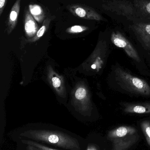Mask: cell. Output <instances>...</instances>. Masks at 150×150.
I'll return each mask as SVG.
<instances>
[{"label":"cell","instance_id":"6da1fadb","mask_svg":"<svg viewBox=\"0 0 150 150\" xmlns=\"http://www.w3.org/2000/svg\"><path fill=\"white\" fill-rule=\"evenodd\" d=\"M11 136L66 150H83V139L73 133L58 129L28 127L14 131Z\"/></svg>","mask_w":150,"mask_h":150},{"label":"cell","instance_id":"7a4b0ae2","mask_svg":"<svg viewBox=\"0 0 150 150\" xmlns=\"http://www.w3.org/2000/svg\"><path fill=\"white\" fill-rule=\"evenodd\" d=\"M107 138L112 143V150H127L139 140L137 130L129 126H121L108 132Z\"/></svg>","mask_w":150,"mask_h":150},{"label":"cell","instance_id":"3957f363","mask_svg":"<svg viewBox=\"0 0 150 150\" xmlns=\"http://www.w3.org/2000/svg\"><path fill=\"white\" fill-rule=\"evenodd\" d=\"M115 79L124 90L132 93L150 96V86L145 80L134 76L120 68L115 70Z\"/></svg>","mask_w":150,"mask_h":150},{"label":"cell","instance_id":"277c9868","mask_svg":"<svg viewBox=\"0 0 150 150\" xmlns=\"http://www.w3.org/2000/svg\"><path fill=\"white\" fill-rule=\"evenodd\" d=\"M105 11L126 17L129 20L138 19L133 0H109L102 4Z\"/></svg>","mask_w":150,"mask_h":150},{"label":"cell","instance_id":"5b68a950","mask_svg":"<svg viewBox=\"0 0 150 150\" xmlns=\"http://www.w3.org/2000/svg\"><path fill=\"white\" fill-rule=\"evenodd\" d=\"M111 41L117 47L124 49L129 57L137 62H141V58L134 47L129 41L119 31L113 32L111 35Z\"/></svg>","mask_w":150,"mask_h":150},{"label":"cell","instance_id":"8992f818","mask_svg":"<svg viewBox=\"0 0 150 150\" xmlns=\"http://www.w3.org/2000/svg\"><path fill=\"white\" fill-rule=\"evenodd\" d=\"M68 9L76 16L84 19L101 21L105 18L95 10L89 6L73 4L67 7Z\"/></svg>","mask_w":150,"mask_h":150},{"label":"cell","instance_id":"52a82bcc","mask_svg":"<svg viewBox=\"0 0 150 150\" xmlns=\"http://www.w3.org/2000/svg\"><path fill=\"white\" fill-rule=\"evenodd\" d=\"M131 28L147 50L150 51V23L136 22Z\"/></svg>","mask_w":150,"mask_h":150},{"label":"cell","instance_id":"ba28073f","mask_svg":"<svg viewBox=\"0 0 150 150\" xmlns=\"http://www.w3.org/2000/svg\"><path fill=\"white\" fill-rule=\"evenodd\" d=\"M133 2L138 18L150 23V0H133Z\"/></svg>","mask_w":150,"mask_h":150},{"label":"cell","instance_id":"9c48e42d","mask_svg":"<svg viewBox=\"0 0 150 150\" xmlns=\"http://www.w3.org/2000/svg\"><path fill=\"white\" fill-rule=\"evenodd\" d=\"M21 0H16L13 4L7 21V28L8 32H11L15 28L18 19V15L20 9Z\"/></svg>","mask_w":150,"mask_h":150},{"label":"cell","instance_id":"30bf717a","mask_svg":"<svg viewBox=\"0 0 150 150\" xmlns=\"http://www.w3.org/2000/svg\"><path fill=\"white\" fill-rule=\"evenodd\" d=\"M124 111L128 113H150V103L126 104Z\"/></svg>","mask_w":150,"mask_h":150},{"label":"cell","instance_id":"8fae6325","mask_svg":"<svg viewBox=\"0 0 150 150\" xmlns=\"http://www.w3.org/2000/svg\"><path fill=\"white\" fill-rule=\"evenodd\" d=\"M25 14V30L27 35L31 37L38 32V25L29 9L26 10Z\"/></svg>","mask_w":150,"mask_h":150},{"label":"cell","instance_id":"7c38bea8","mask_svg":"<svg viewBox=\"0 0 150 150\" xmlns=\"http://www.w3.org/2000/svg\"><path fill=\"white\" fill-rule=\"evenodd\" d=\"M29 9L32 16L36 21L41 23L45 18L42 8L39 5L36 4H30L29 5Z\"/></svg>","mask_w":150,"mask_h":150},{"label":"cell","instance_id":"4fadbf2b","mask_svg":"<svg viewBox=\"0 0 150 150\" xmlns=\"http://www.w3.org/2000/svg\"><path fill=\"white\" fill-rule=\"evenodd\" d=\"M20 140L22 143L23 144L25 145L29 144V145H32V146H35V147L39 148L43 150H62L55 149V148H52L49 146L43 145L41 144L38 143L33 142V141H30V140H24V139H21Z\"/></svg>","mask_w":150,"mask_h":150},{"label":"cell","instance_id":"5bb4252c","mask_svg":"<svg viewBox=\"0 0 150 150\" xmlns=\"http://www.w3.org/2000/svg\"><path fill=\"white\" fill-rule=\"evenodd\" d=\"M142 130L145 136L148 144L150 146V122L145 120L141 124Z\"/></svg>","mask_w":150,"mask_h":150},{"label":"cell","instance_id":"9a60e30c","mask_svg":"<svg viewBox=\"0 0 150 150\" xmlns=\"http://www.w3.org/2000/svg\"><path fill=\"white\" fill-rule=\"evenodd\" d=\"M87 29V27L85 26L76 25L69 28L68 30V31L70 33H79L86 30Z\"/></svg>","mask_w":150,"mask_h":150},{"label":"cell","instance_id":"2e32d148","mask_svg":"<svg viewBox=\"0 0 150 150\" xmlns=\"http://www.w3.org/2000/svg\"><path fill=\"white\" fill-rule=\"evenodd\" d=\"M86 94L87 92L85 88L80 87L77 90L75 93V96L77 99L81 100L85 98Z\"/></svg>","mask_w":150,"mask_h":150},{"label":"cell","instance_id":"e0dca14e","mask_svg":"<svg viewBox=\"0 0 150 150\" xmlns=\"http://www.w3.org/2000/svg\"><path fill=\"white\" fill-rule=\"evenodd\" d=\"M52 80L53 86L55 88H58L60 86L61 82L59 78L56 76H53L52 78Z\"/></svg>","mask_w":150,"mask_h":150},{"label":"cell","instance_id":"ac0fdd59","mask_svg":"<svg viewBox=\"0 0 150 150\" xmlns=\"http://www.w3.org/2000/svg\"><path fill=\"white\" fill-rule=\"evenodd\" d=\"M8 0H0V16H1Z\"/></svg>","mask_w":150,"mask_h":150},{"label":"cell","instance_id":"d6986e66","mask_svg":"<svg viewBox=\"0 0 150 150\" xmlns=\"http://www.w3.org/2000/svg\"><path fill=\"white\" fill-rule=\"evenodd\" d=\"M85 150H99L97 146L94 144L88 143Z\"/></svg>","mask_w":150,"mask_h":150},{"label":"cell","instance_id":"ffe728a7","mask_svg":"<svg viewBox=\"0 0 150 150\" xmlns=\"http://www.w3.org/2000/svg\"><path fill=\"white\" fill-rule=\"evenodd\" d=\"M26 145V150H43L39 149V148L35 147V146H32V145H29V144H27Z\"/></svg>","mask_w":150,"mask_h":150}]
</instances>
